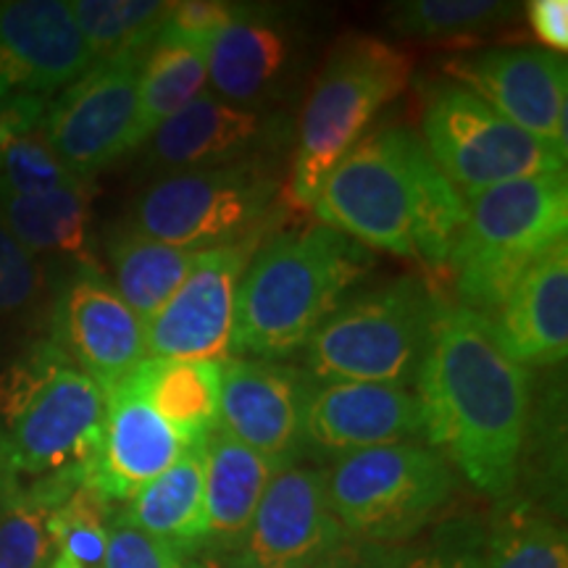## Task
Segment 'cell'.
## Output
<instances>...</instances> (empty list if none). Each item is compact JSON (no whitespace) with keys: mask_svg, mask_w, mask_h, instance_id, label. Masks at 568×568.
<instances>
[{"mask_svg":"<svg viewBox=\"0 0 568 568\" xmlns=\"http://www.w3.org/2000/svg\"><path fill=\"white\" fill-rule=\"evenodd\" d=\"M48 109V98L0 95V145L11 132L24 130L42 122Z\"/></svg>","mask_w":568,"mask_h":568,"instance_id":"60d3db41","label":"cell"},{"mask_svg":"<svg viewBox=\"0 0 568 568\" xmlns=\"http://www.w3.org/2000/svg\"><path fill=\"white\" fill-rule=\"evenodd\" d=\"M422 140L460 197L495 184L566 172V159L453 80L424 84Z\"/></svg>","mask_w":568,"mask_h":568,"instance_id":"9c48e42d","label":"cell"},{"mask_svg":"<svg viewBox=\"0 0 568 568\" xmlns=\"http://www.w3.org/2000/svg\"><path fill=\"white\" fill-rule=\"evenodd\" d=\"M508 0H406L387 9L389 30L426 42H474L516 17Z\"/></svg>","mask_w":568,"mask_h":568,"instance_id":"4dcf8cb0","label":"cell"},{"mask_svg":"<svg viewBox=\"0 0 568 568\" xmlns=\"http://www.w3.org/2000/svg\"><path fill=\"white\" fill-rule=\"evenodd\" d=\"M42 290V268L0 219V318L30 308Z\"/></svg>","mask_w":568,"mask_h":568,"instance_id":"8d00e7d4","label":"cell"},{"mask_svg":"<svg viewBox=\"0 0 568 568\" xmlns=\"http://www.w3.org/2000/svg\"><path fill=\"white\" fill-rule=\"evenodd\" d=\"M105 389L63 366L0 424V468L19 481L74 479L84 485L103 443Z\"/></svg>","mask_w":568,"mask_h":568,"instance_id":"30bf717a","label":"cell"},{"mask_svg":"<svg viewBox=\"0 0 568 568\" xmlns=\"http://www.w3.org/2000/svg\"><path fill=\"white\" fill-rule=\"evenodd\" d=\"M51 506L30 485L0 468V568H48L55 548L48 535Z\"/></svg>","mask_w":568,"mask_h":568,"instance_id":"1f68e13d","label":"cell"},{"mask_svg":"<svg viewBox=\"0 0 568 568\" xmlns=\"http://www.w3.org/2000/svg\"><path fill=\"white\" fill-rule=\"evenodd\" d=\"M290 53L287 32L276 21L243 9L203 48L205 74L222 101L251 109L282 82Z\"/></svg>","mask_w":568,"mask_h":568,"instance_id":"7402d4cb","label":"cell"},{"mask_svg":"<svg viewBox=\"0 0 568 568\" xmlns=\"http://www.w3.org/2000/svg\"><path fill=\"white\" fill-rule=\"evenodd\" d=\"M527 19L545 51L564 55L568 51V3L566 0H529Z\"/></svg>","mask_w":568,"mask_h":568,"instance_id":"f35d334b","label":"cell"},{"mask_svg":"<svg viewBox=\"0 0 568 568\" xmlns=\"http://www.w3.org/2000/svg\"><path fill=\"white\" fill-rule=\"evenodd\" d=\"M347 537L326 497V471L284 466L268 481L230 568H303L343 548Z\"/></svg>","mask_w":568,"mask_h":568,"instance_id":"5bb4252c","label":"cell"},{"mask_svg":"<svg viewBox=\"0 0 568 568\" xmlns=\"http://www.w3.org/2000/svg\"><path fill=\"white\" fill-rule=\"evenodd\" d=\"M453 82L464 84L518 130L566 159L568 67L537 45H500L447 61Z\"/></svg>","mask_w":568,"mask_h":568,"instance_id":"7c38bea8","label":"cell"},{"mask_svg":"<svg viewBox=\"0 0 568 568\" xmlns=\"http://www.w3.org/2000/svg\"><path fill=\"white\" fill-rule=\"evenodd\" d=\"M92 195V182L80 180L53 193L0 197V219L32 255H67L84 272H101L90 253Z\"/></svg>","mask_w":568,"mask_h":568,"instance_id":"d4e9b609","label":"cell"},{"mask_svg":"<svg viewBox=\"0 0 568 568\" xmlns=\"http://www.w3.org/2000/svg\"><path fill=\"white\" fill-rule=\"evenodd\" d=\"M453 466L435 447L400 443L339 456L326 471V497L355 542L400 545L450 503Z\"/></svg>","mask_w":568,"mask_h":568,"instance_id":"52a82bcc","label":"cell"},{"mask_svg":"<svg viewBox=\"0 0 568 568\" xmlns=\"http://www.w3.org/2000/svg\"><path fill=\"white\" fill-rule=\"evenodd\" d=\"M240 11H243V6L224 3V0H182V3H172V11L163 21L159 40L184 42V45L203 51L213 40V34L222 32Z\"/></svg>","mask_w":568,"mask_h":568,"instance_id":"74e56055","label":"cell"},{"mask_svg":"<svg viewBox=\"0 0 568 568\" xmlns=\"http://www.w3.org/2000/svg\"><path fill=\"white\" fill-rule=\"evenodd\" d=\"M95 59L63 0L0 3V95L48 98Z\"/></svg>","mask_w":568,"mask_h":568,"instance_id":"2e32d148","label":"cell"},{"mask_svg":"<svg viewBox=\"0 0 568 568\" xmlns=\"http://www.w3.org/2000/svg\"><path fill=\"white\" fill-rule=\"evenodd\" d=\"M264 130L261 111L201 92L148 138L145 163L159 176L237 163L264 140Z\"/></svg>","mask_w":568,"mask_h":568,"instance_id":"44dd1931","label":"cell"},{"mask_svg":"<svg viewBox=\"0 0 568 568\" xmlns=\"http://www.w3.org/2000/svg\"><path fill=\"white\" fill-rule=\"evenodd\" d=\"M111 516V503H105L95 489L77 487L48 514V535L55 556L74 568H103Z\"/></svg>","mask_w":568,"mask_h":568,"instance_id":"d6a6232c","label":"cell"},{"mask_svg":"<svg viewBox=\"0 0 568 568\" xmlns=\"http://www.w3.org/2000/svg\"><path fill=\"white\" fill-rule=\"evenodd\" d=\"M122 382L193 450L219 429L222 361L145 358Z\"/></svg>","mask_w":568,"mask_h":568,"instance_id":"cb8c5ba5","label":"cell"},{"mask_svg":"<svg viewBox=\"0 0 568 568\" xmlns=\"http://www.w3.org/2000/svg\"><path fill=\"white\" fill-rule=\"evenodd\" d=\"M424 439L422 403L406 387L326 382L311 389L305 443L339 456Z\"/></svg>","mask_w":568,"mask_h":568,"instance_id":"d6986e66","label":"cell"},{"mask_svg":"<svg viewBox=\"0 0 568 568\" xmlns=\"http://www.w3.org/2000/svg\"><path fill=\"white\" fill-rule=\"evenodd\" d=\"M414 59L374 34H345L326 55L297 122L290 197L314 211L326 176L408 90Z\"/></svg>","mask_w":568,"mask_h":568,"instance_id":"277c9868","label":"cell"},{"mask_svg":"<svg viewBox=\"0 0 568 568\" xmlns=\"http://www.w3.org/2000/svg\"><path fill=\"white\" fill-rule=\"evenodd\" d=\"M485 318L489 335L521 368L564 364L568 355V245H552L524 268Z\"/></svg>","mask_w":568,"mask_h":568,"instance_id":"ac0fdd59","label":"cell"},{"mask_svg":"<svg viewBox=\"0 0 568 568\" xmlns=\"http://www.w3.org/2000/svg\"><path fill=\"white\" fill-rule=\"evenodd\" d=\"M372 266L364 245L324 224L276 234L253 253L240 280L230 351L280 361L305 347Z\"/></svg>","mask_w":568,"mask_h":568,"instance_id":"3957f363","label":"cell"},{"mask_svg":"<svg viewBox=\"0 0 568 568\" xmlns=\"http://www.w3.org/2000/svg\"><path fill=\"white\" fill-rule=\"evenodd\" d=\"M69 6L95 61L145 55L172 11L163 0H74Z\"/></svg>","mask_w":568,"mask_h":568,"instance_id":"f546056e","label":"cell"},{"mask_svg":"<svg viewBox=\"0 0 568 568\" xmlns=\"http://www.w3.org/2000/svg\"><path fill=\"white\" fill-rule=\"evenodd\" d=\"M193 447L184 445L172 426L119 379L105 389L103 443L84 477V487L95 489L105 503L130 500L142 485L172 468Z\"/></svg>","mask_w":568,"mask_h":568,"instance_id":"ffe728a7","label":"cell"},{"mask_svg":"<svg viewBox=\"0 0 568 568\" xmlns=\"http://www.w3.org/2000/svg\"><path fill=\"white\" fill-rule=\"evenodd\" d=\"M466 219L447 261L458 305L485 316L537 255L568 232L566 172L527 176L466 195Z\"/></svg>","mask_w":568,"mask_h":568,"instance_id":"5b68a950","label":"cell"},{"mask_svg":"<svg viewBox=\"0 0 568 568\" xmlns=\"http://www.w3.org/2000/svg\"><path fill=\"white\" fill-rule=\"evenodd\" d=\"M193 556L195 552L176 548L172 542H163V539L132 527L122 514L111 516L103 568H203Z\"/></svg>","mask_w":568,"mask_h":568,"instance_id":"d590c367","label":"cell"},{"mask_svg":"<svg viewBox=\"0 0 568 568\" xmlns=\"http://www.w3.org/2000/svg\"><path fill=\"white\" fill-rule=\"evenodd\" d=\"M314 213L318 224L366 251L416 261L445 276L466 205L414 130L382 126L332 169Z\"/></svg>","mask_w":568,"mask_h":568,"instance_id":"7a4b0ae2","label":"cell"},{"mask_svg":"<svg viewBox=\"0 0 568 568\" xmlns=\"http://www.w3.org/2000/svg\"><path fill=\"white\" fill-rule=\"evenodd\" d=\"M424 439L479 493H514L529 435L531 376L497 347L485 318L443 301L416 374Z\"/></svg>","mask_w":568,"mask_h":568,"instance_id":"6da1fadb","label":"cell"},{"mask_svg":"<svg viewBox=\"0 0 568 568\" xmlns=\"http://www.w3.org/2000/svg\"><path fill=\"white\" fill-rule=\"evenodd\" d=\"M209 74H205L203 51L174 40H155L145 53L140 69L138 95V130L134 145H145L159 126L176 111L201 95Z\"/></svg>","mask_w":568,"mask_h":568,"instance_id":"f1b7e54d","label":"cell"},{"mask_svg":"<svg viewBox=\"0 0 568 568\" xmlns=\"http://www.w3.org/2000/svg\"><path fill=\"white\" fill-rule=\"evenodd\" d=\"M485 568H568L564 524L531 497H503L485 527Z\"/></svg>","mask_w":568,"mask_h":568,"instance_id":"83f0119b","label":"cell"},{"mask_svg":"<svg viewBox=\"0 0 568 568\" xmlns=\"http://www.w3.org/2000/svg\"><path fill=\"white\" fill-rule=\"evenodd\" d=\"M397 568H485V524L471 516L439 524L426 542L403 548Z\"/></svg>","mask_w":568,"mask_h":568,"instance_id":"e575fe53","label":"cell"},{"mask_svg":"<svg viewBox=\"0 0 568 568\" xmlns=\"http://www.w3.org/2000/svg\"><path fill=\"white\" fill-rule=\"evenodd\" d=\"M308 376L274 361L224 358L219 429L280 466L305 445Z\"/></svg>","mask_w":568,"mask_h":568,"instance_id":"9a60e30c","label":"cell"},{"mask_svg":"<svg viewBox=\"0 0 568 568\" xmlns=\"http://www.w3.org/2000/svg\"><path fill=\"white\" fill-rule=\"evenodd\" d=\"M80 180L53 151L42 122L11 132L0 145V197L53 193Z\"/></svg>","mask_w":568,"mask_h":568,"instance_id":"836d02e7","label":"cell"},{"mask_svg":"<svg viewBox=\"0 0 568 568\" xmlns=\"http://www.w3.org/2000/svg\"><path fill=\"white\" fill-rule=\"evenodd\" d=\"M124 521L172 542L176 548L195 552L209 537L205 524V487H203V447L190 450L172 468L142 485L122 510Z\"/></svg>","mask_w":568,"mask_h":568,"instance_id":"484cf974","label":"cell"},{"mask_svg":"<svg viewBox=\"0 0 568 568\" xmlns=\"http://www.w3.org/2000/svg\"><path fill=\"white\" fill-rule=\"evenodd\" d=\"M53 339L103 389L148 358L142 322L101 272H84L63 290Z\"/></svg>","mask_w":568,"mask_h":568,"instance_id":"e0dca14e","label":"cell"},{"mask_svg":"<svg viewBox=\"0 0 568 568\" xmlns=\"http://www.w3.org/2000/svg\"><path fill=\"white\" fill-rule=\"evenodd\" d=\"M400 545L389 548V545H368L347 539L343 548H337L326 558L303 568H397L400 566Z\"/></svg>","mask_w":568,"mask_h":568,"instance_id":"ab89813d","label":"cell"},{"mask_svg":"<svg viewBox=\"0 0 568 568\" xmlns=\"http://www.w3.org/2000/svg\"><path fill=\"white\" fill-rule=\"evenodd\" d=\"M258 237L197 253L176 293L148 322V358L222 361L230 353L234 303Z\"/></svg>","mask_w":568,"mask_h":568,"instance_id":"4fadbf2b","label":"cell"},{"mask_svg":"<svg viewBox=\"0 0 568 568\" xmlns=\"http://www.w3.org/2000/svg\"><path fill=\"white\" fill-rule=\"evenodd\" d=\"M443 297L422 276L361 290L305 343L308 372L324 382L406 387L416 382Z\"/></svg>","mask_w":568,"mask_h":568,"instance_id":"8992f818","label":"cell"},{"mask_svg":"<svg viewBox=\"0 0 568 568\" xmlns=\"http://www.w3.org/2000/svg\"><path fill=\"white\" fill-rule=\"evenodd\" d=\"M48 568H74V566H71V564H69V560H63L61 556H55V558H53V564H51V566H48Z\"/></svg>","mask_w":568,"mask_h":568,"instance_id":"b9f144b4","label":"cell"},{"mask_svg":"<svg viewBox=\"0 0 568 568\" xmlns=\"http://www.w3.org/2000/svg\"><path fill=\"white\" fill-rule=\"evenodd\" d=\"M116 293L145 326L195 266L197 253L163 245L130 224H116L105 237Z\"/></svg>","mask_w":568,"mask_h":568,"instance_id":"4316f807","label":"cell"},{"mask_svg":"<svg viewBox=\"0 0 568 568\" xmlns=\"http://www.w3.org/2000/svg\"><path fill=\"white\" fill-rule=\"evenodd\" d=\"M274 195L276 180L253 161L190 169L155 176L124 222L163 245L203 253L261 237Z\"/></svg>","mask_w":568,"mask_h":568,"instance_id":"ba28073f","label":"cell"},{"mask_svg":"<svg viewBox=\"0 0 568 568\" xmlns=\"http://www.w3.org/2000/svg\"><path fill=\"white\" fill-rule=\"evenodd\" d=\"M284 466L274 464L216 429L203 445L205 545L234 552L251 527L268 481Z\"/></svg>","mask_w":568,"mask_h":568,"instance_id":"603a6c76","label":"cell"},{"mask_svg":"<svg viewBox=\"0 0 568 568\" xmlns=\"http://www.w3.org/2000/svg\"><path fill=\"white\" fill-rule=\"evenodd\" d=\"M142 61L145 55L95 61L48 103L42 132L77 176L92 180L138 148L134 130Z\"/></svg>","mask_w":568,"mask_h":568,"instance_id":"8fae6325","label":"cell"}]
</instances>
